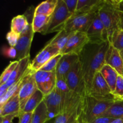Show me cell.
Wrapping results in <instances>:
<instances>
[{"mask_svg":"<svg viewBox=\"0 0 123 123\" xmlns=\"http://www.w3.org/2000/svg\"><path fill=\"white\" fill-rule=\"evenodd\" d=\"M110 44L109 42L102 44L89 42L79 55L87 95L90 93L94 76L105 64V56Z\"/></svg>","mask_w":123,"mask_h":123,"instance_id":"6da1fadb","label":"cell"},{"mask_svg":"<svg viewBox=\"0 0 123 123\" xmlns=\"http://www.w3.org/2000/svg\"><path fill=\"white\" fill-rule=\"evenodd\" d=\"M120 0H104L98 10L100 19L108 31L109 42L115 31L120 29L123 13L118 8Z\"/></svg>","mask_w":123,"mask_h":123,"instance_id":"7a4b0ae2","label":"cell"},{"mask_svg":"<svg viewBox=\"0 0 123 123\" xmlns=\"http://www.w3.org/2000/svg\"><path fill=\"white\" fill-rule=\"evenodd\" d=\"M115 102L100 100L87 95L82 103L80 112L77 117L78 123H91L100 117Z\"/></svg>","mask_w":123,"mask_h":123,"instance_id":"3957f363","label":"cell"},{"mask_svg":"<svg viewBox=\"0 0 123 123\" xmlns=\"http://www.w3.org/2000/svg\"><path fill=\"white\" fill-rule=\"evenodd\" d=\"M56 87L61 96L62 113H77L78 116L83 102L81 97L70 90L66 80L56 79Z\"/></svg>","mask_w":123,"mask_h":123,"instance_id":"277c9868","label":"cell"},{"mask_svg":"<svg viewBox=\"0 0 123 123\" xmlns=\"http://www.w3.org/2000/svg\"><path fill=\"white\" fill-rule=\"evenodd\" d=\"M72 14L67 10L64 0H58L57 5L50 19L46 31L43 35L61 31L64 28L66 22L72 17Z\"/></svg>","mask_w":123,"mask_h":123,"instance_id":"5b68a950","label":"cell"},{"mask_svg":"<svg viewBox=\"0 0 123 123\" xmlns=\"http://www.w3.org/2000/svg\"><path fill=\"white\" fill-rule=\"evenodd\" d=\"M98 11L85 13H78L72 16L65 25L63 30L70 32H82L88 31L92 25Z\"/></svg>","mask_w":123,"mask_h":123,"instance_id":"8992f818","label":"cell"},{"mask_svg":"<svg viewBox=\"0 0 123 123\" xmlns=\"http://www.w3.org/2000/svg\"><path fill=\"white\" fill-rule=\"evenodd\" d=\"M66 80L70 90L81 97L84 101L85 97L87 96V93L79 60L68 72Z\"/></svg>","mask_w":123,"mask_h":123,"instance_id":"52a82bcc","label":"cell"},{"mask_svg":"<svg viewBox=\"0 0 123 123\" xmlns=\"http://www.w3.org/2000/svg\"><path fill=\"white\" fill-rule=\"evenodd\" d=\"M88 95L100 100L115 102L119 99L112 93L110 87L100 72H97L94 76Z\"/></svg>","mask_w":123,"mask_h":123,"instance_id":"ba28073f","label":"cell"},{"mask_svg":"<svg viewBox=\"0 0 123 123\" xmlns=\"http://www.w3.org/2000/svg\"><path fill=\"white\" fill-rule=\"evenodd\" d=\"M34 34V32L32 29V23H30L26 30L20 34L18 43L14 47L16 49V58L18 61L28 56H30V49Z\"/></svg>","mask_w":123,"mask_h":123,"instance_id":"9c48e42d","label":"cell"},{"mask_svg":"<svg viewBox=\"0 0 123 123\" xmlns=\"http://www.w3.org/2000/svg\"><path fill=\"white\" fill-rule=\"evenodd\" d=\"M30 56L19 60L18 66L12 73L7 82L0 85V97L3 96L7 92V90L10 86L18 82L26 74L30 68Z\"/></svg>","mask_w":123,"mask_h":123,"instance_id":"30bf717a","label":"cell"},{"mask_svg":"<svg viewBox=\"0 0 123 123\" xmlns=\"http://www.w3.org/2000/svg\"><path fill=\"white\" fill-rule=\"evenodd\" d=\"M90 43L102 44L109 42L108 31L106 30L97 13L92 25L86 32Z\"/></svg>","mask_w":123,"mask_h":123,"instance_id":"8fae6325","label":"cell"},{"mask_svg":"<svg viewBox=\"0 0 123 123\" xmlns=\"http://www.w3.org/2000/svg\"><path fill=\"white\" fill-rule=\"evenodd\" d=\"M34 76L38 90L44 96L49 94L56 87V78L55 72L38 70L35 72Z\"/></svg>","mask_w":123,"mask_h":123,"instance_id":"7c38bea8","label":"cell"},{"mask_svg":"<svg viewBox=\"0 0 123 123\" xmlns=\"http://www.w3.org/2000/svg\"><path fill=\"white\" fill-rule=\"evenodd\" d=\"M90 42L85 32H75L70 38L66 45L61 51V54H76L79 55L84 47Z\"/></svg>","mask_w":123,"mask_h":123,"instance_id":"4fadbf2b","label":"cell"},{"mask_svg":"<svg viewBox=\"0 0 123 123\" xmlns=\"http://www.w3.org/2000/svg\"><path fill=\"white\" fill-rule=\"evenodd\" d=\"M35 72L31 69L25 77L22 85L19 90V97L20 100V111H22L29 98L38 90L34 76Z\"/></svg>","mask_w":123,"mask_h":123,"instance_id":"5bb4252c","label":"cell"},{"mask_svg":"<svg viewBox=\"0 0 123 123\" xmlns=\"http://www.w3.org/2000/svg\"><path fill=\"white\" fill-rule=\"evenodd\" d=\"M61 54V52L55 47L46 44V46L36 55L32 62H31L30 68L34 72L40 70L49 60L54 56Z\"/></svg>","mask_w":123,"mask_h":123,"instance_id":"9a60e30c","label":"cell"},{"mask_svg":"<svg viewBox=\"0 0 123 123\" xmlns=\"http://www.w3.org/2000/svg\"><path fill=\"white\" fill-rule=\"evenodd\" d=\"M43 102L46 106L49 119L54 118L62 113L61 96L56 87L49 94L44 96Z\"/></svg>","mask_w":123,"mask_h":123,"instance_id":"2e32d148","label":"cell"},{"mask_svg":"<svg viewBox=\"0 0 123 123\" xmlns=\"http://www.w3.org/2000/svg\"><path fill=\"white\" fill-rule=\"evenodd\" d=\"M78 60L79 55L76 54H63L56 66L55 71L56 79L66 80L68 72Z\"/></svg>","mask_w":123,"mask_h":123,"instance_id":"e0dca14e","label":"cell"},{"mask_svg":"<svg viewBox=\"0 0 123 123\" xmlns=\"http://www.w3.org/2000/svg\"><path fill=\"white\" fill-rule=\"evenodd\" d=\"M105 64L114 68L119 74L121 75L123 70V59L120 52L111 44L106 54Z\"/></svg>","mask_w":123,"mask_h":123,"instance_id":"ac0fdd59","label":"cell"},{"mask_svg":"<svg viewBox=\"0 0 123 123\" xmlns=\"http://www.w3.org/2000/svg\"><path fill=\"white\" fill-rule=\"evenodd\" d=\"M20 111L19 94H15L0 106V115L6 116L10 114L19 112Z\"/></svg>","mask_w":123,"mask_h":123,"instance_id":"d6986e66","label":"cell"},{"mask_svg":"<svg viewBox=\"0 0 123 123\" xmlns=\"http://www.w3.org/2000/svg\"><path fill=\"white\" fill-rule=\"evenodd\" d=\"M103 1L104 0H78L77 9L74 14L98 11Z\"/></svg>","mask_w":123,"mask_h":123,"instance_id":"ffe728a7","label":"cell"},{"mask_svg":"<svg viewBox=\"0 0 123 123\" xmlns=\"http://www.w3.org/2000/svg\"><path fill=\"white\" fill-rule=\"evenodd\" d=\"M74 32H75L66 31V30H61L59 31L58 34H56V35H55L47 44L55 47L61 52L66 45L70 38L74 34Z\"/></svg>","mask_w":123,"mask_h":123,"instance_id":"44dd1931","label":"cell"},{"mask_svg":"<svg viewBox=\"0 0 123 123\" xmlns=\"http://www.w3.org/2000/svg\"><path fill=\"white\" fill-rule=\"evenodd\" d=\"M100 72L110 87L112 93L114 94L116 86L117 80L119 75L118 72L114 68L106 64L102 67L100 70Z\"/></svg>","mask_w":123,"mask_h":123,"instance_id":"7402d4cb","label":"cell"},{"mask_svg":"<svg viewBox=\"0 0 123 123\" xmlns=\"http://www.w3.org/2000/svg\"><path fill=\"white\" fill-rule=\"evenodd\" d=\"M50 16L43 14H35L34 12L33 18L32 20V26L33 31L35 32H40L43 34L49 25Z\"/></svg>","mask_w":123,"mask_h":123,"instance_id":"603a6c76","label":"cell"},{"mask_svg":"<svg viewBox=\"0 0 123 123\" xmlns=\"http://www.w3.org/2000/svg\"><path fill=\"white\" fill-rule=\"evenodd\" d=\"M101 116L114 119L123 118V100L118 99L114 102Z\"/></svg>","mask_w":123,"mask_h":123,"instance_id":"cb8c5ba5","label":"cell"},{"mask_svg":"<svg viewBox=\"0 0 123 123\" xmlns=\"http://www.w3.org/2000/svg\"><path fill=\"white\" fill-rule=\"evenodd\" d=\"M58 0H46L38 4L34 10L35 14H43L50 16L54 13Z\"/></svg>","mask_w":123,"mask_h":123,"instance_id":"d4e9b609","label":"cell"},{"mask_svg":"<svg viewBox=\"0 0 123 123\" xmlns=\"http://www.w3.org/2000/svg\"><path fill=\"white\" fill-rule=\"evenodd\" d=\"M44 97V94L40 90H37L35 93L29 98L25 104L24 109L22 111L24 112L33 113L38 105L43 102Z\"/></svg>","mask_w":123,"mask_h":123,"instance_id":"484cf974","label":"cell"},{"mask_svg":"<svg viewBox=\"0 0 123 123\" xmlns=\"http://www.w3.org/2000/svg\"><path fill=\"white\" fill-rule=\"evenodd\" d=\"M30 23L24 14L18 15L12 19L11 22V31L18 34L22 33L26 29Z\"/></svg>","mask_w":123,"mask_h":123,"instance_id":"4316f807","label":"cell"},{"mask_svg":"<svg viewBox=\"0 0 123 123\" xmlns=\"http://www.w3.org/2000/svg\"><path fill=\"white\" fill-rule=\"evenodd\" d=\"M49 120L46 106L43 101L33 112L31 123H45Z\"/></svg>","mask_w":123,"mask_h":123,"instance_id":"83f0119b","label":"cell"},{"mask_svg":"<svg viewBox=\"0 0 123 123\" xmlns=\"http://www.w3.org/2000/svg\"><path fill=\"white\" fill-rule=\"evenodd\" d=\"M109 42L120 52L123 50V30L120 29L115 31L112 36Z\"/></svg>","mask_w":123,"mask_h":123,"instance_id":"f1b7e54d","label":"cell"},{"mask_svg":"<svg viewBox=\"0 0 123 123\" xmlns=\"http://www.w3.org/2000/svg\"><path fill=\"white\" fill-rule=\"evenodd\" d=\"M18 63H19L18 60L12 61V62H10L9 65L5 68V70L3 71L2 74H1V78H0V85H3L5 83L7 82L12 73H13L16 66H18Z\"/></svg>","mask_w":123,"mask_h":123,"instance_id":"f546056e","label":"cell"},{"mask_svg":"<svg viewBox=\"0 0 123 123\" xmlns=\"http://www.w3.org/2000/svg\"><path fill=\"white\" fill-rule=\"evenodd\" d=\"M77 113L62 112L55 118V123H70L77 120Z\"/></svg>","mask_w":123,"mask_h":123,"instance_id":"4dcf8cb0","label":"cell"},{"mask_svg":"<svg viewBox=\"0 0 123 123\" xmlns=\"http://www.w3.org/2000/svg\"><path fill=\"white\" fill-rule=\"evenodd\" d=\"M62 55V54H60L56 56H54L51 60H49L40 70L48 72H55V73L56 66H57L58 63L61 59Z\"/></svg>","mask_w":123,"mask_h":123,"instance_id":"1f68e13d","label":"cell"},{"mask_svg":"<svg viewBox=\"0 0 123 123\" xmlns=\"http://www.w3.org/2000/svg\"><path fill=\"white\" fill-rule=\"evenodd\" d=\"M114 94L119 99H123V78L120 74L118 75L117 80Z\"/></svg>","mask_w":123,"mask_h":123,"instance_id":"d6a6232c","label":"cell"},{"mask_svg":"<svg viewBox=\"0 0 123 123\" xmlns=\"http://www.w3.org/2000/svg\"><path fill=\"white\" fill-rule=\"evenodd\" d=\"M19 37H20V34H18L16 32L10 31L7 34L6 38L11 47H15L18 43Z\"/></svg>","mask_w":123,"mask_h":123,"instance_id":"836d02e7","label":"cell"},{"mask_svg":"<svg viewBox=\"0 0 123 123\" xmlns=\"http://www.w3.org/2000/svg\"><path fill=\"white\" fill-rule=\"evenodd\" d=\"M32 114L31 112H24L20 111L19 115V123H31L32 120Z\"/></svg>","mask_w":123,"mask_h":123,"instance_id":"e575fe53","label":"cell"},{"mask_svg":"<svg viewBox=\"0 0 123 123\" xmlns=\"http://www.w3.org/2000/svg\"><path fill=\"white\" fill-rule=\"evenodd\" d=\"M68 12L73 15L75 13L78 6V0H64Z\"/></svg>","mask_w":123,"mask_h":123,"instance_id":"d590c367","label":"cell"},{"mask_svg":"<svg viewBox=\"0 0 123 123\" xmlns=\"http://www.w3.org/2000/svg\"><path fill=\"white\" fill-rule=\"evenodd\" d=\"M2 53L4 56L10 58H17V51L14 47L10 46L9 48H7V47L3 48Z\"/></svg>","mask_w":123,"mask_h":123,"instance_id":"8d00e7d4","label":"cell"},{"mask_svg":"<svg viewBox=\"0 0 123 123\" xmlns=\"http://www.w3.org/2000/svg\"><path fill=\"white\" fill-rule=\"evenodd\" d=\"M19 112L10 114L4 117H1V123H13V120L14 118L18 117Z\"/></svg>","mask_w":123,"mask_h":123,"instance_id":"74e56055","label":"cell"},{"mask_svg":"<svg viewBox=\"0 0 123 123\" xmlns=\"http://www.w3.org/2000/svg\"><path fill=\"white\" fill-rule=\"evenodd\" d=\"M114 118L109 117H99L95 119L94 120L90 123H110L114 120Z\"/></svg>","mask_w":123,"mask_h":123,"instance_id":"f35d334b","label":"cell"},{"mask_svg":"<svg viewBox=\"0 0 123 123\" xmlns=\"http://www.w3.org/2000/svg\"><path fill=\"white\" fill-rule=\"evenodd\" d=\"M118 8L120 12L123 13V0H120L119 1Z\"/></svg>","mask_w":123,"mask_h":123,"instance_id":"ab89813d","label":"cell"},{"mask_svg":"<svg viewBox=\"0 0 123 123\" xmlns=\"http://www.w3.org/2000/svg\"><path fill=\"white\" fill-rule=\"evenodd\" d=\"M110 123H123V118L114 119V120Z\"/></svg>","mask_w":123,"mask_h":123,"instance_id":"60d3db41","label":"cell"},{"mask_svg":"<svg viewBox=\"0 0 123 123\" xmlns=\"http://www.w3.org/2000/svg\"><path fill=\"white\" fill-rule=\"evenodd\" d=\"M45 123H55V118H54L49 119V120H48Z\"/></svg>","mask_w":123,"mask_h":123,"instance_id":"b9f144b4","label":"cell"},{"mask_svg":"<svg viewBox=\"0 0 123 123\" xmlns=\"http://www.w3.org/2000/svg\"><path fill=\"white\" fill-rule=\"evenodd\" d=\"M120 29L123 30V15L122 18H121V22H120Z\"/></svg>","mask_w":123,"mask_h":123,"instance_id":"7bdbcfd3","label":"cell"},{"mask_svg":"<svg viewBox=\"0 0 123 123\" xmlns=\"http://www.w3.org/2000/svg\"><path fill=\"white\" fill-rule=\"evenodd\" d=\"M120 54H121V56H122V58L123 59V50H122V51H120Z\"/></svg>","mask_w":123,"mask_h":123,"instance_id":"ee69618b","label":"cell"},{"mask_svg":"<svg viewBox=\"0 0 123 123\" xmlns=\"http://www.w3.org/2000/svg\"><path fill=\"white\" fill-rule=\"evenodd\" d=\"M70 123H78V121H77V120H74V121H72V122Z\"/></svg>","mask_w":123,"mask_h":123,"instance_id":"f6af8a7d","label":"cell"},{"mask_svg":"<svg viewBox=\"0 0 123 123\" xmlns=\"http://www.w3.org/2000/svg\"><path fill=\"white\" fill-rule=\"evenodd\" d=\"M121 76H122L123 78V72H122V74H121Z\"/></svg>","mask_w":123,"mask_h":123,"instance_id":"bcb514c9","label":"cell"},{"mask_svg":"<svg viewBox=\"0 0 123 123\" xmlns=\"http://www.w3.org/2000/svg\"></svg>","mask_w":123,"mask_h":123,"instance_id":"7dc6e473","label":"cell"}]
</instances>
